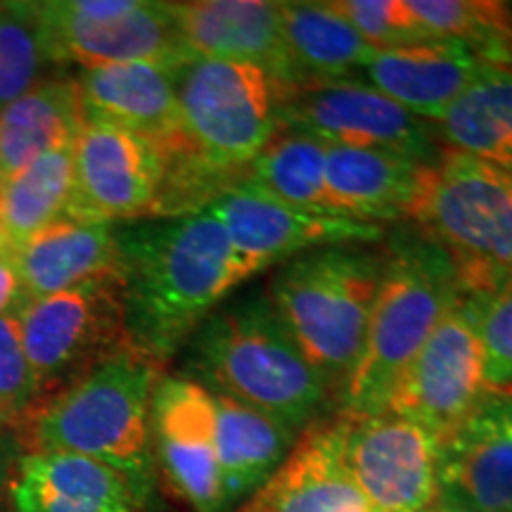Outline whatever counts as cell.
I'll list each match as a JSON object with an SVG mask.
<instances>
[{
  "label": "cell",
  "instance_id": "6da1fadb",
  "mask_svg": "<svg viewBox=\"0 0 512 512\" xmlns=\"http://www.w3.org/2000/svg\"><path fill=\"white\" fill-rule=\"evenodd\" d=\"M117 240L128 342L159 363L256 275L207 209L121 230Z\"/></svg>",
  "mask_w": 512,
  "mask_h": 512
},
{
  "label": "cell",
  "instance_id": "7a4b0ae2",
  "mask_svg": "<svg viewBox=\"0 0 512 512\" xmlns=\"http://www.w3.org/2000/svg\"><path fill=\"white\" fill-rule=\"evenodd\" d=\"M162 363L126 347L91 373L41 396L15 420L29 453H74L114 467L138 486L152 489L150 406Z\"/></svg>",
  "mask_w": 512,
  "mask_h": 512
},
{
  "label": "cell",
  "instance_id": "3957f363",
  "mask_svg": "<svg viewBox=\"0 0 512 512\" xmlns=\"http://www.w3.org/2000/svg\"><path fill=\"white\" fill-rule=\"evenodd\" d=\"M190 366L211 394L247 403L299 434L316 425L332 396L268 294L259 292L219 306L204 320L192 335Z\"/></svg>",
  "mask_w": 512,
  "mask_h": 512
},
{
  "label": "cell",
  "instance_id": "277c9868",
  "mask_svg": "<svg viewBox=\"0 0 512 512\" xmlns=\"http://www.w3.org/2000/svg\"><path fill=\"white\" fill-rule=\"evenodd\" d=\"M463 297L451 259L415 228L399 230L384 252L366 344L337 396L339 413H382L403 370Z\"/></svg>",
  "mask_w": 512,
  "mask_h": 512
},
{
  "label": "cell",
  "instance_id": "5b68a950",
  "mask_svg": "<svg viewBox=\"0 0 512 512\" xmlns=\"http://www.w3.org/2000/svg\"><path fill=\"white\" fill-rule=\"evenodd\" d=\"M382 268L384 254L366 247H323L285 261L268 287L278 318L335 396L361 358Z\"/></svg>",
  "mask_w": 512,
  "mask_h": 512
},
{
  "label": "cell",
  "instance_id": "8992f818",
  "mask_svg": "<svg viewBox=\"0 0 512 512\" xmlns=\"http://www.w3.org/2000/svg\"><path fill=\"white\" fill-rule=\"evenodd\" d=\"M408 221L451 259L465 297H482L512 275L508 169L441 147L422 169Z\"/></svg>",
  "mask_w": 512,
  "mask_h": 512
},
{
  "label": "cell",
  "instance_id": "52a82bcc",
  "mask_svg": "<svg viewBox=\"0 0 512 512\" xmlns=\"http://www.w3.org/2000/svg\"><path fill=\"white\" fill-rule=\"evenodd\" d=\"M290 86L245 62L192 57L176 69L181 128L190 152L214 174L242 181L283 131Z\"/></svg>",
  "mask_w": 512,
  "mask_h": 512
},
{
  "label": "cell",
  "instance_id": "ba28073f",
  "mask_svg": "<svg viewBox=\"0 0 512 512\" xmlns=\"http://www.w3.org/2000/svg\"><path fill=\"white\" fill-rule=\"evenodd\" d=\"M19 325L36 380V399L60 392L131 347L124 280L110 275L50 297L29 299L19 311Z\"/></svg>",
  "mask_w": 512,
  "mask_h": 512
},
{
  "label": "cell",
  "instance_id": "9c48e42d",
  "mask_svg": "<svg viewBox=\"0 0 512 512\" xmlns=\"http://www.w3.org/2000/svg\"><path fill=\"white\" fill-rule=\"evenodd\" d=\"M50 55L83 69L150 62L178 69L192 55L169 3L150 0H69L36 3Z\"/></svg>",
  "mask_w": 512,
  "mask_h": 512
},
{
  "label": "cell",
  "instance_id": "30bf717a",
  "mask_svg": "<svg viewBox=\"0 0 512 512\" xmlns=\"http://www.w3.org/2000/svg\"><path fill=\"white\" fill-rule=\"evenodd\" d=\"M339 460L373 512H427L439 501V439L389 411L330 420Z\"/></svg>",
  "mask_w": 512,
  "mask_h": 512
},
{
  "label": "cell",
  "instance_id": "8fae6325",
  "mask_svg": "<svg viewBox=\"0 0 512 512\" xmlns=\"http://www.w3.org/2000/svg\"><path fill=\"white\" fill-rule=\"evenodd\" d=\"M489 396L477 304L463 297L403 370L384 411L418 422L441 441Z\"/></svg>",
  "mask_w": 512,
  "mask_h": 512
},
{
  "label": "cell",
  "instance_id": "7c38bea8",
  "mask_svg": "<svg viewBox=\"0 0 512 512\" xmlns=\"http://www.w3.org/2000/svg\"><path fill=\"white\" fill-rule=\"evenodd\" d=\"M283 131H299L328 145L368 147L430 164L441 155L434 128L403 110L358 76L309 81L290 88Z\"/></svg>",
  "mask_w": 512,
  "mask_h": 512
},
{
  "label": "cell",
  "instance_id": "4fadbf2b",
  "mask_svg": "<svg viewBox=\"0 0 512 512\" xmlns=\"http://www.w3.org/2000/svg\"><path fill=\"white\" fill-rule=\"evenodd\" d=\"M164 178L155 143L105 121H83L72 145V195L67 216L107 223L152 216Z\"/></svg>",
  "mask_w": 512,
  "mask_h": 512
},
{
  "label": "cell",
  "instance_id": "5bb4252c",
  "mask_svg": "<svg viewBox=\"0 0 512 512\" xmlns=\"http://www.w3.org/2000/svg\"><path fill=\"white\" fill-rule=\"evenodd\" d=\"M207 211L221 223L230 245L254 273L313 249L363 247L384 235L380 223L292 207L247 178L223 190Z\"/></svg>",
  "mask_w": 512,
  "mask_h": 512
},
{
  "label": "cell",
  "instance_id": "9a60e30c",
  "mask_svg": "<svg viewBox=\"0 0 512 512\" xmlns=\"http://www.w3.org/2000/svg\"><path fill=\"white\" fill-rule=\"evenodd\" d=\"M152 456L195 512H226L214 394L192 377H162L150 406Z\"/></svg>",
  "mask_w": 512,
  "mask_h": 512
},
{
  "label": "cell",
  "instance_id": "2e32d148",
  "mask_svg": "<svg viewBox=\"0 0 512 512\" xmlns=\"http://www.w3.org/2000/svg\"><path fill=\"white\" fill-rule=\"evenodd\" d=\"M439 501L512 512V392L491 394L439 441Z\"/></svg>",
  "mask_w": 512,
  "mask_h": 512
},
{
  "label": "cell",
  "instance_id": "e0dca14e",
  "mask_svg": "<svg viewBox=\"0 0 512 512\" xmlns=\"http://www.w3.org/2000/svg\"><path fill=\"white\" fill-rule=\"evenodd\" d=\"M185 46L195 57L245 62L294 88L280 3L268 0H190L169 3Z\"/></svg>",
  "mask_w": 512,
  "mask_h": 512
},
{
  "label": "cell",
  "instance_id": "ac0fdd59",
  "mask_svg": "<svg viewBox=\"0 0 512 512\" xmlns=\"http://www.w3.org/2000/svg\"><path fill=\"white\" fill-rule=\"evenodd\" d=\"M83 121H105L138 133L159 152L185 147L176 98V69L150 62L83 69L79 79Z\"/></svg>",
  "mask_w": 512,
  "mask_h": 512
},
{
  "label": "cell",
  "instance_id": "d6986e66",
  "mask_svg": "<svg viewBox=\"0 0 512 512\" xmlns=\"http://www.w3.org/2000/svg\"><path fill=\"white\" fill-rule=\"evenodd\" d=\"M484 64L482 55L463 41L430 38L375 50L356 74L413 117L437 124Z\"/></svg>",
  "mask_w": 512,
  "mask_h": 512
},
{
  "label": "cell",
  "instance_id": "ffe728a7",
  "mask_svg": "<svg viewBox=\"0 0 512 512\" xmlns=\"http://www.w3.org/2000/svg\"><path fill=\"white\" fill-rule=\"evenodd\" d=\"M10 498L17 512H140L147 501L114 467L74 453H29Z\"/></svg>",
  "mask_w": 512,
  "mask_h": 512
},
{
  "label": "cell",
  "instance_id": "44dd1931",
  "mask_svg": "<svg viewBox=\"0 0 512 512\" xmlns=\"http://www.w3.org/2000/svg\"><path fill=\"white\" fill-rule=\"evenodd\" d=\"M238 512H373L339 460L330 422L299 434L285 463Z\"/></svg>",
  "mask_w": 512,
  "mask_h": 512
},
{
  "label": "cell",
  "instance_id": "7402d4cb",
  "mask_svg": "<svg viewBox=\"0 0 512 512\" xmlns=\"http://www.w3.org/2000/svg\"><path fill=\"white\" fill-rule=\"evenodd\" d=\"M328 145V143H325ZM425 164L368 147L328 145L325 183L332 209L356 221L408 219Z\"/></svg>",
  "mask_w": 512,
  "mask_h": 512
},
{
  "label": "cell",
  "instance_id": "603a6c76",
  "mask_svg": "<svg viewBox=\"0 0 512 512\" xmlns=\"http://www.w3.org/2000/svg\"><path fill=\"white\" fill-rule=\"evenodd\" d=\"M15 268L27 299L64 292L88 280L121 275L119 240L107 223H88L64 216L15 256Z\"/></svg>",
  "mask_w": 512,
  "mask_h": 512
},
{
  "label": "cell",
  "instance_id": "cb8c5ba5",
  "mask_svg": "<svg viewBox=\"0 0 512 512\" xmlns=\"http://www.w3.org/2000/svg\"><path fill=\"white\" fill-rule=\"evenodd\" d=\"M214 406L223 498L233 508L245 503L285 463L299 432L230 396L214 394Z\"/></svg>",
  "mask_w": 512,
  "mask_h": 512
},
{
  "label": "cell",
  "instance_id": "d4e9b609",
  "mask_svg": "<svg viewBox=\"0 0 512 512\" xmlns=\"http://www.w3.org/2000/svg\"><path fill=\"white\" fill-rule=\"evenodd\" d=\"M83 126L76 79H50L0 107V185L38 157L74 145Z\"/></svg>",
  "mask_w": 512,
  "mask_h": 512
},
{
  "label": "cell",
  "instance_id": "484cf974",
  "mask_svg": "<svg viewBox=\"0 0 512 512\" xmlns=\"http://www.w3.org/2000/svg\"><path fill=\"white\" fill-rule=\"evenodd\" d=\"M446 150L512 166V69L484 64L437 124Z\"/></svg>",
  "mask_w": 512,
  "mask_h": 512
},
{
  "label": "cell",
  "instance_id": "4316f807",
  "mask_svg": "<svg viewBox=\"0 0 512 512\" xmlns=\"http://www.w3.org/2000/svg\"><path fill=\"white\" fill-rule=\"evenodd\" d=\"M285 48L299 83L354 76L375 48L330 3H280Z\"/></svg>",
  "mask_w": 512,
  "mask_h": 512
},
{
  "label": "cell",
  "instance_id": "83f0119b",
  "mask_svg": "<svg viewBox=\"0 0 512 512\" xmlns=\"http://www.w3.org/2000/svg\"><path fill=\"white\" fill-rule=\"evenodd\" d=\"M72 195V145L38 157L0 185V247L15 256L27 242L67 216Z\"/></svg>",
  "mask_w": 512,
  "mask_h": 512
},
{
  "label": "cell",
  "instance_id": "f1b7e54d",
  "mask_svg": "<svg viewBox=\"0 0 512 512\" xmlns=\"http://www.w3.org/2000/svg\"><path fill=\"white\" fill-rule=\"evenodd\" d=\"M325 152L328 145L309 133L280 131L247 166L245 178L292 207L335 214L325 183Z\"/></svg>",
  "mask_w": 512,
  "mask_h": 512
},
{
  "label": "cell",
  "instance_id": "f546056e",
  "mask_svg": "<svg viewBox=\"0 0 512 512\" xmlns=\"http://www.w3.org/2000/svg\"><path fill=\"white\" fill-rule=\"evenodd\" d=\"M50 55L36 3L0 5V107L41 86Z\"/></svg>",
  "mask_w": 512,
  "mask_h": 512
},
{
  "label": "cell",
  "instance_id": "4dcf8cb0",
  "mask_svg": "<svg viewBox=\"0 0 512 512\" xmlns=\"http://www.w3.org/2000/svg\"><path fill=\"white\" fill-rule=\"evenodd\" d=\"M475 304L486 387L491 394L512 392V275L491 292L475 297Z\"/></svg>",
  "mask_w": 512,
  "mask_h": 512
},
{
  "label": "cell",
  "instance_id": "1f68e13d",
  "mask_svg": "<svg viewBox=\"0 0 512 512\" xmlns=\"http://www.w3.org/2000/svg\"><path fill=\"white\" fill-rule=\"evenodd\" d=\"M330 5L375 50L430 41L408 8V0H335Z\"/></svg>",
  "mask_w": 512,
  "mask_h": 512
},
{
  "label": "cell",
  "instance_id": "d6a6232c",
  "mask_svg": "<svg viewBox=\"0 0 512 512\" xmlns=\"http://www.w3.org/2000/svg\"><path fill=\"white\" fill-rule=\"evenodd\" d=\"M36 399L19 316H0V422H15Z\"/></svg>",
  "mask_w": 512,
  "mask_h": 512
},
{
  "label": "cell",
  "instance_id": "836d02e7",
  "mask_svg": "<svg viewBox=\"0 0 512 512\" xmlns=\"http://www.w3.org/2000/svg\"><path fill=\"white\" fill-rule=\"evenodd\" d=\"M27 302L29 299L27 294H24L15 261H12L5 252H0V316L10 309L22 311Z\"/></svg>",
  "mask_w": 512,
  "mask_h": 512
},
{
  "label": "cell",
  "instance_id": "e575fe53",
  "mask_svg": "<svg viewBox=\"0 0 512 512\" xmlns=\"http://www.w3.org/2000/svg\"><path fill=\"white\" fill-rule=\"evenodd\" d=\"M427 512H475L470 508H463V505H453V503H444V501H437L432 505Z\"/></svg>",
  "mask_w": 512,
  "mask_h": 512
},
{
  "label": "cell",
  "instance_id": "d590c367",
  "mask_svg": "<svg viewBox=\"0 0 512 512\" xmlns=\"http://www.w3.org/2000/svg\"><path fill=\"white\" fill-rule=\"evenodd\" d=\"M5 437H3V422H0V482L5 477Z\"/></svg>",
  "mask_w": 512,
  "mask_h": 512
},
{
  "label": "cell",
  "instance_id": "8d00e7d4",
  "mask_svg": "<svg viewBox=\"0 0 512 512\" xmlns=\"http://www.w3.org/2000/svg\"><path fill=\"white\" fill-rule=\"evenodd\" d=\"M508 174H510V178H512V166H510V169H508Z\"/></svg>",
  "mask_w": 512,
  "mask_h": 512
},
{
  "label": "cell",
  "instance_id": "74e56055",
  "mask_svg": "<svg viewBox=\"0 0 512 512\" xmlns=\"http://www.w3.org/2000/svg\"><path fill=\"white\" fill-rule=\"evenodd\" d=\"M0 252H3V247H0Z\"/></svg>",
  "mask_w": 512,
  "mask_h": 512
}]
</instances>
